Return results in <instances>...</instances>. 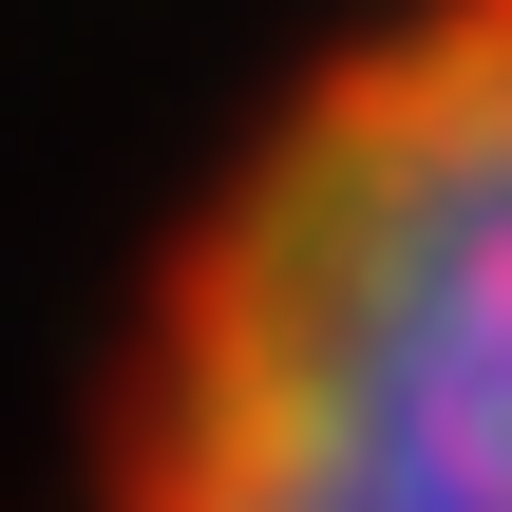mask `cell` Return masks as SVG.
<instances>
[{
  "label": "cell",
  "instance_id": "obj_1",
  "mask_svg": "<svg viewBox=\"0 0 512 512\" xmlns=\"http://www.w3.org/2000/svg\"><path fill=\"white\" fill-rule=\"evenodd\" d=\"M114 512H512V0H418L228 171Z\"/></svg>",
  "mask_w": 512,
  "mask_h": 512
}]
</instances>
